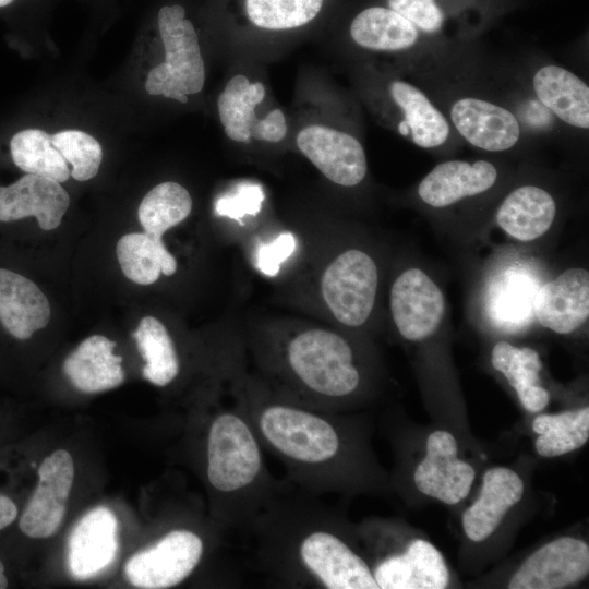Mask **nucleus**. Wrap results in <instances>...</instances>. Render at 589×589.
<instances>
[{
    "mask_svg": "<svg viewBox=\"0 0 589 589\" xmlns=\"http://www.w3.org/2000/svg\"><path fill=\"white\" fill-rule=\"evenodd\" d=\"M170 73L163 62L153 68L146 79L145 89L149 95H160L163 85L169 80Z\"/></svg>",
    "mask_w": 589,
    "mask_h": 589,
    "instance_id": "nucleus-38",
    "label": "nucleus"
},
{
    "mask_svg": "<svg viewBox=\"0 0 589 589\" xmlns=\"http://www.w3.org/2000/svg\"><path fill=\"white\" fill-rule=\"evenodd\" d=\"M116 342L101 335L83 340L63 362L70 382L83 393L112 389L124 381L122 358L113 353Z\"/></svg>",
    "mask_w": 589,
    "mask_h": 589,
    "instance_id": "nucleus-23",
    "label": "nucleus"
},
{
    "mask_svg": "<svg viewBox=\"0 0 589 589\" xmlns=\"http://www.w3.org/2000/svg\"><path fill=\"white\" fill-rule=\"evenodd\" d=\"M323 0H245L250 21L272 31L291 29L311 22Z\"/></svg>",
    "mask_w": 589,
    "mask_h": 589,
    "instance_id": "nucleus-32",
    "label": "nucleus"
},
{
    "mask_svg": "<svg viewBox=\"0 0 589 589\" xmlns=\"http://www.w3.org/2000/svg\"><path fill=\"white\" fill-rule=\"evenodd\" d=\"M522 494L524 482L517 472L506 467L488 469L479 497L461 517L466 536L473 542L488 539Z\"/></svg>",
    "mask_w": 589,
    "mask_h": 589,
    "instance_id": "nucleus-20",
    "label": "nucleus"
},
{
    "mask_svg": "<svg viewBox=\"0 0 589 589\" xmlns=\"http://www.w3.org/2000/svg\"><path fill=\"white\" fill-rule=\"evenodd\" d=\"M377 281L373 259L361 250H347L325 269L321 280L322 297L338 322L358 327L373 310Z\"/></svg>",
    "mask_w": 589,
    "mask_h": 589,
    "instance_id": "nucleus-5",
    "label": "nucleus"
},
{
    "mask_svg": "<svg viewBox=\"0 0 589 589\" xmlns=\"http://www.w3.org/2000/svg\"><path fill=\"white\" fill-rule=\"evenodd\" d=\"M10 153L13 164L26 173L59 183L71 176L68 163L55 147L51 135L40 129H25L14 134Z\"/></svg>",
    "mask_w": 589,
    "mask_h": 589,
    "instance_id": "nucleus-29",
    "label": "nucleus"
},
{
    "mask_svg": "<svg viewBox=\"0 0 589 589\" xmlns=\"http://www.w3.org/2000/svg\"><path fill=\"white\" fill-rule=\"evenodd\" d=\"M274 365L284 383L277 396L313 409L334 412L361 386L351 346L327 329H305L291 337Z\"/></svg>",
    "mask_w": 589,
    "mask_h": 589,
    "instance_id": "nucleus-3",
    "label": "nucleus"
},
{
    "mask_svg": "<svg viewBox=\"0 0 589 589\" xmlns=\"http://www.w3.org/2000/svg\"><path fill=\"white\" fill-rule=\"evenodd\" d=\"M348 532L316 495L286 480L242 537L256 569L279 587L378 589Z\"/></svg>",
    "mask_w": 589,
    "mask_h": 589,
    "instance_id": "nucleus-1",
    "label": "nucleus"
},
{
    "mask_svg": "<svg viewBox=\"0 0 589 589\" xmlns=\"http://www.w3.org/2000/svg\"><path fill=\"white\" fill-rule=\"evenodd\" d=\"M180 4L164 5L157 16L159 35L165 49V61L170 77L163 85L160 95L188 103V96L202 91L205 67L199 37Z\"/></svg>",
    "mask_w": 589,
    "mask_h": 589,
    "instance_id": "nucleus-6",
    "label": "nucleus"
},
{
    "mask_svg": "<svg viewBox=\"0 0 589 589\" xmlns=\"http://www.w3.org/2000/svg\"><path fill=\"white\" fill-rule=\"evenodd\" d=\"M449 119L466 142L486 152L507 151L521 135L520 123L509 109L474 96L456 99Z\"/></svg>",
    "mask_w": 589,
    "mask_h": 589,
    "instance_id": "nucleus-14",
    "label": "nucleus"
},
{
    "mask_svg": "<svg viewBox=\"0 0 589 589\" xmlns=\"http://www.w3.org/2000/svg\"><path fill=\"white\" fill-rule=\"evenodd\" d=\"M390 311L399 334L407 340L421 341L442 323L444 294L423 271L409 268L392 286Z\"/></svg>",
    "mask_w": 589,
    "mask_h": 589,
    "instance_id": "nucleus-9",
    "label": "nucleus"
},
{
    "mask_svg": "<svg viewBox=\"0 0 589 589\" xmlns=\"http://www.w3.org/2000/svg\"><path fill=\"white\" fill-rule=\"evenodd\" d=\"M37 484L17 518L19 530L31 539H46L60 528L74 479L69 452L58 449L40 464Z\"/></svg>",
    "mask_w": 589,
    "mask_h": 589,
    "instance_id": "nucleus-7",
    "label": "nucleus"
},
{
    "mask_svg": "<svg viewBox=\"0 0 589 589\" xmlns=\"http://www.w3.org/2000/svg\"><path fill=\"white\" fill-rule=\"evenodd\" d=\"M50 318L47 297L23 274L0 266V330L15 341H26Z\"/></svg>",
    "mask_w": 589,
    "mask_h": 589,
    "instance_id": "nucleus-18",
    "label": "nucleus"
},
{
    "mask_svg": "<svg viewBox=\"0 0 589 589\" xmlns=\"http://www.w3.org/2000/svg\"><path fill=\"white\" fill-rule=\"evenodd\" d=\"M9 577L7 574V568L3 561L0 558V589H5L9 587Z\"/></svg>",
    "mask_w": 589,
    "mask_h": 589,
    "instance_id": "nucleus-39",
    "label": "nucleus"
},
{
    "mask_svg": "<svg viewBox=\"0 0 589 589\" xmlns=\"http://www.w3.org/2000/svg\"><path fill=\"white\" fill-rule=\"evenodd\" d=\"M350 36L358 46L369 50L402 52L419 44L421 33L396 11L371 7L352 20Z\"/></svg>",
    "mask_w": 589,
    "mask_h": 589,
    "instance_id": "nucleus-25",
    "label": "nucleus"
},
{
    "mask_svg": "<svg viewBox=\"0 0 589 589\" xmlns=\"http://www.w3.org/2000/svg\"><path fill=\"white\" fill-rule=\"evenodd\" d=\"M67 564L79 580L107 569L119 551L118 520L111 509L97 506L82 516L68 537Z\"/></svg>",
    "mask_w": 589,
    "mask_h": 589,
    "instance_id": "nucleus-13",
    "label": "nucleus"
},
{
    "mask_svg": "<svg viewBox=\"0 0 589 589\" xmlns=\"http://www.w3.org/2000/svg\"><path fill=\"white\" fill-rule=\"evenodd\" d=\"M457 454V442L452 433L432 432L426 440L425 456L413 472L419 492L447 505H456L467 497L476 472Z\"/></svg>",
    "mask_w": 589,
    "mask_h": 589,
    "instance_id": "nucleus-11",
    "label": "nucleus"
},
{
    "mask_svg": "<svg viewBox=\"0 0 589 589\" xmlns=\"http://www.w3.org/2000/svg\"><path fill=\"white\" fill-rule=\"evenodd\" d=\"M55 147L72 166L71 176L77 181L94 178L100 167L103 149L98 141L80 130H64L51 135Z\"/></svg>",
    "mask_w": 589,
    "mask_h": 589,
    "instance_id": "nucleus-33",
    "label": "nucleus"
},
{
    "mask_svg": "<svg viewBox=\"0 0 589 589\" xmlns=\"http://www.w3.org/2000/svg\"><path fill=\"white\" fill-rule=\"evenodd\" d=\"M296 245L294 236L290 232H283L272 242L260 247L257 251L259 269L266 276H276L280 265L293 253Z\"/></svg>",
    "mask_w": 589,
    "mask_h": 589,
    "instance_id": "nucleus-36",
    "label": "nucleus"
},
{
    "mask_svg": "<svg viewBox=\"0 0 589 589\" xmlns=\"http://www.w3.org/2000/svg\"><path fill=\"white\" fill-rule=\"evenodd\" d=\"M537 321L566 335L577 330L589 315V273L573 267L538 289L532 300Z\"/></svg>",
    "mask_w": 589,
    "mask_h": 589,
    "instance_id": "nucleus-17",
    "label": "nucleus"
},
{
    "mask_svg": "<svg viewBox=\"0 0 589 589\" xmlns=\"http://www.w3.org/2000/svg\"><path fill=\"white\" fill-rule=\"evenodd\" d=\"M265 88L261 82L251 83L247 76L237 74L229 80L217 99L220 122L226 135L236 142H279L287 133L284 112L272 110L265 118H256L255 107L263 100Z\"/></svg>",
    "mask_w": 589,
    "mask_h": 589,
    "instance_id": "nucleus-8",
    "label": "nucleus"
},
{
    "mask_svg": "<svg viewBox=\"0 0 589 589\" xmlns=\"http://www.w3.org/2000/svg\"><path fill=\"white\" fill-rule=\"evenodd\" d=\"M192 199L181 184L166 181L157 184L143 197L137 209L144 231L160 236L183 221L191 213Z\"/></svg>",
    "mask_w": 589,
    "mask_h": 589,
    "instance_id": "nucleus-31",
    "label": "nucleus"
},
{
    "mask_svg": "<svg viewBox=\"0 0 589 589\" xmlns=\"http://www.w3.org/2000/svg\"><path fill=\"white\" fill-rule=\"evenodd\" d=\"M235 396L263 449L281 462L292 485L317 496L362 481L360 445L342 418L260 389Z\"/></svg>",
    "mask_w": 589,
    "mask_h": 589,
    "instance_id": "nucleus-2",
    "label": "nucleus"
},
{
    "mask_svg": "<svg viewBox=\"0 0 589 589\" xmlns=\"http://www.w3.org/2000/svg\"><path fill=\"white\" fill-rule=\"evenodd\" d=\"M70 205V196L59 182L25 173L0 185V224L35 217L43 230L57 228Z\"/></svg>",
    "mask_w": 589,
    "mask_h": 589,
    "instance_id": "nucleus-16",
    "label": "nucleus"
},
{
    "mask_svg": "<svg viewBox=\"0 0 589 589\" xmlns=\"http://www.w3.org/2000/svg\"><path fill=\"white\" fill-rule=\"evenodd\" d=\"M117 257L124 276L139 285H151L160 273L171 276L177 271V261L161 237L146 231L122 236L117 242Z\"/></svg>",
    "mask_w": 589,
    "mask_h": 589,
    "instance_id": "nucleus-27",
    "label": "nucleus"
},
{
    "mask_svg": "<svg viewBox=\"0 0 589 589\" xmlns=\"http://www.w3.org/2000/svg\"><path fill=\"white\" fill-rule=\"evenodd\" d=\"M300 152L332 182L354 187L365 177L366 156L352 135L321 124L303 128L297 135Z\"/></svg>",
    "mask_w": 589,
    "mask_h": 589,
    "instance_id": "nucleus-12",
    "label": "nucleus"
},
{
    "mask_svg": "<svg viewBox=\"0 0 589 589\" xmlns=\"http://www.w3.org/2000/svg\"><path fill=\"white\" fill-rule=\"evenodd\" d=\"M206 543L197 531L175 528L132 555L125 577L142 589H166L183 582L200 565Z\"/></svg>",
    "mask_w": 589,
    "mask_h": 589,
    "instance_id": "nucleus-4",
    "label": "nucleus"
},
{
    "mask_svg": "<svg viewBox=\"0 0 589 589\" xmlns=\"http://www.w3.org/2000/svg\"><path fill=\"white\" fill-rule=\"evenodd\" d=\"M263 199L261 187L241 185L236 194L220 197L215 204V211L220 216L239 220L244 215L257 214Z\"/></svg>",
    "mask_w": 589,
    "mask_h": 589,
    "instance_id": "nucleus-35",
    "label": "nucleus"
},
{
    "mask_svg": "<svg viewBox=\"0 0 589 589\" xmlns=\"http://www.w3.org/2000/svg\"><path fill=\"white\" fill-rule=\"evenodd\" d=\"M133 337L145 361L143 377L159 387L170 384L179 374L180 360L165 325L156 317L145 316L133 332Z\"/></svg>",
    "mask_w": 589,
    "mask_h": 589,
    "instance_id": "nucleus-28",
    "label": "nucleus"
},
{
    "mask_svg": "<svg viewBox=\"0 0 589 589\" xmlns=\"http://www.w3.org/2000/svg\"><path fill=\"white\" fill-rule=\"evenodd\" d=\"M589 573V546L573 537L555 539L529 555L512 576L510 589H560Z\"/></svg>",
    "mask_w": 589,
    "mask_h": 589,
    "instance_id": "nucleus-10",
    "label": "nucleus"
},
{
    "mask_svg": "<svg viewBox=\"0 0 589 589\" xmlns=\"http://www.w3.org/2000/svg\"><path fill=\"white\" fill-rule=\"evenodd\" d=\"M497 177L496 167L488 160H447L421 180L418 195L432 207H447L489 191Z\"/></svg>",
    "mask_w": 589,
    "mask_h": 589,
    "instance_id": "nucleus-19",
    "label": "nucleus"
},
{
    "mask_svg": "<svg viewBox=\"0 0 589 589\" xmlns=\"http://www.w3.org/2000/svg\"><path fill=\"white\" fill-rule=\"evenodd\" d=\"M556 216L553 196L537 185L513 190L496 212L497 225L519 241H532L544 235Z\"/></svg>",
    "mask_w": 589,
    "mask_h": 589,
    "instance_id": "nucleus-24",
    "label": "nucleus"
},
{
    "mask_svg": "<svg viewBox=\"0 0 589 589\" xmlns=\"http://www.w3.org/2000/svg\"><path fill=\"white\" fill-rule=\"evenodd\" d=\"M19 515V506L13 498L0 492V533L12 526Z\"/></svg>",
    "mask_w": 589,
    "mask_h": 589,
    "instance_id": "nucleus-37",
    "label": "nucleus"
},
{
    "mask_svg": "<svg viewBox=\"0 0 589 589\" xmlns=\"http://www.w3.org/2000/svg\"><path fill=\"white\" fill-rule=\"evenodd\" d=\"M13 2V0H0V8L5 7Z\"/></svg>",
    "mask_w": 589,
    "mask_h": 589,
    "instance_id": "nucleus-40",
    "label": "nucleus"
},
{
    "mask_svg": "<svg viewBox=\"0 0 589 589\" xmlns=\"http://www.w3.org/2000/svg\"><path fill=\"white\" fill-rule=\"evenodd\" d=\"M537 453L546 458L580 448L589 438V408L540 414L532 422Z\"/></svg>",
    "mask_w": 589,
    "mask_h": 589,
    "instance_id": "nucleus-30",
    "label": "nucleus"
},
{
    "mask_svg": "<svg viewBox=\"0 0 589 589\" xmlns=\"http://www.w3.org/2000/svg\"><path fill=\"white\" fill-rule=\"evenodd\" d=\"M388 93L400 115L397 131L401 136L425 149L446 143L450 136L449 121L422 89L409 82L393 80Z\"/></svg>",
    "mask_w": 589,
    "mask_h": 589,
    "instance_id": "nucleus-21",
    "label": "nucleus"
},
{
    "mask_svg": "<svg viewBox=\"0 0 589 589\" xmlns=\"http://www.w3.org/2000/svg\"><path fill=\"white\" fill-rule=\"evenodd\" d=\"M491 363L515 389L526 410L538 412L548 406L550 395L541 385L539 372L542 363L534 349L519 348L502 340L492 349Z\"/></svg>",
    "mask_w": 589,
    "mask_h": 589,
    "instance_id": "nucleus-26",
    "label": "nucleus"
},
{
    "mask_svg": "<svg viewBox=\"0 0 589 589\" xmlns=\"http://www.w3.org/2000/svg\"><path fill=\"white\" fill-rule=\"evenodd\" d=\"M371 569L378 589H443L449 581L442 553L423 539L381 555Z\"/></svg>",
    "mask_w": 589,
    "mask_h": 589,
    "instance_id": "nucleus-15",
    "label": "nucleus"
},
{
    "mask_svg": "<svg viewBox=\"0 0 589 589\" xmlns=\"http://www.w3.org/2000/svg\"><path fill=\"white\" fill-rule=\"evenodd\" d=\"M388 8L410 21L420 33L436 35L445 24V14L436 0H387Z\"/></svg>",
    "mask_w": 589,
    "mask_h": 589,
    "instance_id": "nucleus-34",
    "label": "nucleus"
},
{
    "mask_svg": "<svg viewBox=\"0 0 589 589\" xmlns=\"http://www.w3.org/2000/svg\"><path fill=\"white\" fill-rule=\"evenodd\" d=\"M537 99L563 123L589 128V87L572 71L556 64L540 67L532 76Z\"/></svg>",
    "mask_w": 589,
    "mask_h": 589,
    "instance_id": "nucleus-22",
    "label": "nucleus"
}]
</instances>
